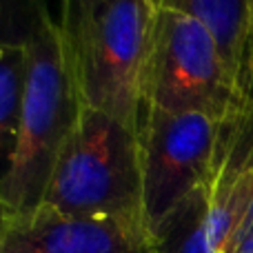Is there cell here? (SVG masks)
I'll use <instances>...</instances> for the list:
<instances>
[{
	"label": "cell",
	"instance_id": "1",
	"mask_svg": "<svg viewBox=\"0 0 253 253\" xmlns=\"http://www.w3.org/2000/svg\"><path fill=\"white\" fill-rule=\"evenodd\" d=\"M156 13L153 0H60L58 25L83 102L135 129Z\"/></svg>",
	"mask_w": 253,
	"mask_h": 253
},
{
	"label": "cell",
	"instance_id": "2",
	"mask_svg": "<svg viewBox=\"0 0 253 253\" xmlns=\"http://www.w3.org/2000/svg\"><path fill=\"white\" fill-rule=\"evenodd\" d=\"M27 69L13 165L0 187V205L25 215L42 205L53 167L83 111L58 20L42 16L25 47Z\"/></svg>",
	"mask_w": 253,
	"mask_h": 253
},
{
	"label": "cell",
	"instance_id": "3",
	"mask_svg": "<svg viewBox=\"0 0 253 253\" xmlns=\"http://www.w3.org/2000/svg\"><path fill=\"white\" fill-rule=\"evenodd\" d=\"M40 207L71 218L144 227L140 131L83 102Z\"/></svg>",
	"mask_w": 253,
	"mask_h": 253
},
{
	"label": "cell",
	"instance_id": "4",
	"mask_svg": "<svg viewBox=\"0 0 253 253\" xmlns=\"http://www.w3.org/2000/svg\"><path fill=\"white\" fill-rule=\"evenodd\" d=\"M242 93L213 34L191 16L158 9L142 76V109L202 114L222 123Z\"/></svg>",
	"mask_w": 253,
	"mask_h": 253
},
{
	"label": "cell",
	"instance_id": "5",
	"mask_svg": "<svg viewBox=\"0 0 253 253\" xmlns=\"http://www.w3.org/2000/svg\"><path fill=\"white\" fill-rule=\"evenodd\" d=\"M142 213L147 233L184 198L207 187L213 171L220 123L202 114L140 111Z\"/></svg>",
	"mask_w": 253,
	"mask_h": 253
},
{
	"label": "cell",
	"instance_id": "6",
	"mask_svg": "<svg viewBox=\"0 0 253 253\" xmlns=\"http://www.w3.org/2000/svg\"><path fill=\"white\" fill-rule=\"evenodd\" d=\"M207 189L213 251L227 253L253 205V76L240 105L220 123Z\"/></svg>",
	"mask_w": 253,
	"mask_h": 253
},
{
	"label": "cell",
	"instance_id": "7",
	"mask_svg": "<svg viewBox=\"0 0 253 253\" xmlns=\"http://www.w3.org/2000/svg\"><path fill=\"white\" fill-rule=\"evenodd\" d=\"M0 253H151L142 224L71 218L47 207L11 215Z\"/></svg>",
	"mask_w": 253,
	"mask_h": 253
},
{
	"label": "cell",
	"instance_id": "8",
	"mask_svg": "<svg viewBox=\"0 0 253 253\" xmlns=\"http://www.w3.org/2000/svg\"><path fill=\"white\" fill-rule=\"evenodd\" d=\"M153 4L202 22L213 34L233 78L247 87L253 76V0H153Z\"/></svg>",
	"mask_w": 253,
	"mask_h": 253
},
{
	"label": "cell",
	"instance_id": "9",
	"mask_svg": "<svg viewBox=\"0 0 253 253\" xmlns=\"http://www.w3.org/2000/svg\"><path fill=\"white\" fill-rule=\"evenodd\" d=\"M151 253H215L209 222V189L184 198L160 224L147 233Z\"/></svg>",
	"mask_w": 253,
	"mask_h": 253
},
{
	"label": "cell",
	"instance_id": "10",
	"mask_svg": "<svg viewBox=\"0 0 253 253\" xmlns=\"http://www.w3.org/2000/svg\"><path fill=\"white\" fill-rule=\"evenodd\" d=\"M25 69V49L0 51V187L7 180L16 156Z\"/></svg>",
	"mask_w": 253,
	"mask_h": 253
},
{
	"label": "cell",
	"instance_id": "11",
	"mask_svg": "<svg viewBox=\"0 0 253 253\" xmlns=\"http://www.w3.org/2000/svg\"><path fill=\"white\" fill-rule=\"evenodd\" d=\"M47 11L44 0H0V51L25 49Z\"/></svg>",
	"mask_w": 253,
	"mask_h": 253
},
{
	"label": "cell",
	"instance_id": "12",
	"mask_svg": "<svg viewBox=\"0 0 253 253\" xmlns=\"http://www.w3.org/2000/svg\"><path fill=\"white\" fill-rule=\"evenodd\" d=\"M227 253H253V205L249 213H247V218L242 220L238 233L233 236Z\"/></svg>",
	"mask_w": 253,
	"mask_h": 253
},
{
	"label": "cell",
	"instance_id": "13",
	"mask_svg": "<svg viewBox=\"0 0 253 253\" xmlns=\"http://www.w3.org/2000/svg\"><path fill=\"white\" fill-rule=\"evenodd\" d=\"M9 220H11V213H9V211L4 209L2 205H0V236H2V231H4V229H7Z\"/></svg>",
	"mask_w": 253,
	"mask_h": 253
}]
</instances>
